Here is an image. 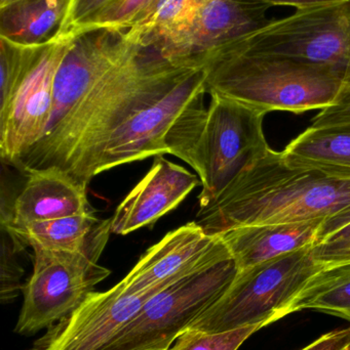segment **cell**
Here are the masks:
<instances>
[{
  "label": "cell",
  "instance_id": "cell-30",
  "mask_svg": "<svg viewBox=\"0 0 350 350\" xmlns=\"http://www.w3.org/2000/svg\"><path fill=\"white\" fill-rule=\"evenodd\" d=\"M20 1V0H0V10L14 3V2Z\"/></svg>",
  "mask_w": 350,
  "mask_h": 350
},
{
  "label": "cell",
  "instance_id": "cell-1",
  "mask_svg": "<svg viewBox=\"0 0 350 350\" xmlns=\"http://www.w3.org/2000/svg\"><path fill=\"white\" fill-rule=\"evenodd\" d=\"M207 92L203 69L137 44L14 167L58 168L88 187L103 172L168 154L171 129Z\"/></svg>",
  "mask_w": 350,
  "mask_h": 350
},
{
  "label": "cell",
  "instance_id": "cell-23",
  "mask_svg": "<svg viewBox=\"0 0 350 350\" xmlns=\"http://www.w3.org/2000/svg\"><path fill=\"white\" fill-rule=\"evenodd\" d=\"M153 0H112L106 8L80 25L71 35L97 29L127 30Z\"/></svg>",
  "mask_w": 350,
  "mask_h": 350
},
{
  "label": "cell",
  "instance_id": "cell-8",
  "mask_svg": "<svg viewBox=\"0 0 350 350\" xmlns=\"http://www.w3.org/2000/svg\"><path fill=\"white\" fill-rule=\"evenodd\" d=\"M111 234V218L102 220L88 249L80 252L34 249L33 273L23 288L18 334L31 335L55 326L75 312L110 275L99 259Z\"/></svg>",
  "mask_w": 350,
  "mask_h": 350
},
{
  "label": "cell",
  "instance_id": "cell-2",
  "mask_svg": "<svg viewBox=\"0 0 350 350\" xmlns=\"http://www.w3.org/2000/svg\"><path fill=\"white\" fill-rule=\"evenodd\" d=\"M314 219L326 221L318 243L349 226L350 178L291 165L269 148L199 207L195 221L214 236L238 226Z\"/></svg>",
  "mask_w": 350,
  "mask_h": 350
},
{
  "label": "cell",
  "instance_id": "cell-18",
  "mask_svg": "<svg viewBox=\"0 0 350 350\" xmlns=\"http://www.w3.org/2000/svg\"><path fill=\"white\" fill-rule=\"evenodd\" d=\"M70 0H20L0 10V37L16 44H43L59 34Z\"/></svg>",
  "mask_w": 350,
  "mask_h": 350
},
{
  "label": "cell",
  "instance_id": "cell-15",
  "mask_svg": "<svg viewBox=\"0 0 350 350\" xmlns=\"http://www.w3.org/2000/svg\"><path fill=\"white\" fill-rule=\"evenodd\" d=\"M22 189L6 211L2 228H18L33 222L92 212L88 187L55 167L30 170Z\"/></svg>",
  "mask_w": 350,
  "mask_h": 350
},
{
  "label": "cell",
  "instance_id": "cell-28",
  "mask_svg": "<svg viewBox=\"0 0 350 350\" xmlns=\"http://www.w3.org/2000/svg\"><path fill=\"white\" fill-rule=\"evenodd\" d=\"M300 350H350V327L326 333Z\"/></svg>",
  "mask_w": 350,
  "mask_h": 350
},
{
  "label": "cell",
  "instance_id": "cell-13",
  "mask_svg": "<svg viewBox=\"0 0 350 350\" xmlns=\"http://www.w3.org/2000/svg\"><path fill=\"white\" fill-rule=\"evenodd\" d=\"M227 253L218 234H207L197 221L188 222L150 247L121 282L129 293H139L168 285Z\"/></svg>",
  "mask_w": 350,
  "mask_h": 350
},
{
  "label": "cell",
  "instance_id": "cell-20",
  "mask_svg": "<svg viewBox=\"0 0 350 350\" xmlns=\"http://www.w3.org/2000/svg\"><path fill=\"white\" fill-rule=\"evenodd\" d=\"M212 0H153L138 16L129 36L144 46L160 49L189 30Z\"/></svg>",
  "mask_w": 350,
  "mask_h": 350
},
{
  "label": "cell",
  "instance_id": "cell-27",
  "mask_svg": "<svg viewBox=\"0 0 350 350\" xmlns=\"http://www.w3.org/2000/svg\"><path fill=\"white\" fill-rule=\"evenodd\" d=\"M112 0H70L67 14L57 36L71 35L80 25L106 8Z\"/></svg>",
  "mask_w": 350,
  "mask_h": 350
},
{
  "label": "cell",
  "instance_id": "cell-5",
  "mask_svg": "<svg viewBox=\"0 0 350 350\" xmlns=\"http://www.w3.org/2000/svg\"><path fill=\"white\" fill-rule=\"evenodd\" d=\"M73 35L39 45L16 44L0 37V155L14 166L49 129L58 70Z\"/></svg>",
  "mask_w": 350,
  "mask_h": 350
},
{
  "label": "cell",
  "instance_id": "cell-24",
  "mask_svg": "<svg viewBox=\"0 0 350 350\" xmlns=\"http://www.w3.org/2000/svg\"><path fill=\"white\" fill-rule=\"evenodd\" d=\"M22 251L20 247L12 242V239L10 238V242H8L3 236L1 245V265H0L1 267L0 299L3 304L12 302L18 296V292L23 291L24 288L22 284L24 269L21 267L18 259V254Z\"/></svg>",
  "mask_w": 350,
  "mask_h": 350
},
{
  "label": "cell",
  "instance_id": "cell-4",
  "mask_svg": "<svg viewBox=\"0 0 350 350\" xmlns=\"http://www.w3.org/2000/svg\"><path fill=\"white\" fill-rule=\"evenodd\" d=\"M211 94L209 108L199 98L182 113L166 137L168 155L186 162L201 181L205 207L246 166L269 150L263 131L266 114Z\"/></svg>",
  "mask_w": 350,
  "mask_h": 350
},
{
  "label": "cell",
  "instance_id": "cell-14",
  "mask_svg": "<svg viewBox=\"0 0 350 350\" xmlns=\"http://www.w3.org/2000/svg\"><path fill=\"white\" fill-rule=\"evenodd\" d=\"M201 185L199 175L156 156L144 178L129 191L111 217V232L131 234L155 224L176 209L185 198Z\"/></svg>",
  "mask_w": 350,
  "mask_h": 350
},
{
  "label": "cell",
  "instance_id": "cell-21",
  "mask_svg": "<svg viewBox=\"0 0 350 350\" xmlns=\"http://www.w3.org/2000/svg\"><path fill=\"white\" fill-rule=\"evenodd\" d=\"M314 310L350 322V262L328 265L314 273L286 310L285 317Z\"/></svg>",
  "mask_w": 350,
  "mask_h": 350
},
{
  "label": "cell",
  "instance_id": "cell-3",
  "mask_svg": "<svg viewBox=\"0 0 350 350\" xmlns=\"http://www.w3.org/2000/svg\"><path fill=\"white\" fill-rule=\"evenodd\" d=\"M208 94H216L267 114H302L334 104L345 72L287 57L215 49L201 57Z\"/></svg>",
  "mask_w": 350,
  "mask_h": 350
},
{
  "label": "cell",
  "instance_id": "cell-7",
  "mask_svg": "<svg viewBox=\"0 0 350 350\" xmlns=\"http://www.w3.org/2000/svg\"><path fill=\"white\" fill-rule=\"evenodd\" d=\"M238 273L229 252L179 278L150 298L100 350H170L177 337L223 295Z\"/></svg>",
  "mask_w": 350,
  "mask_h": 350
},
{
  "label": "cell",
  "instance_id": "cell-6",
  "mask_svg": "<svg viewBox=\"0 0 350 350\" xmlns=\"http://www.w3.org/2000/svg\"><path fill=\"white\" fill-rule=\"evenodd\" d=\"M323 267L312 257V247H306L240 271L223 295L189 328L207 333L264 328L285 318L292 300Z\"/></svg>",
  "mask_w": 350,
  "mask_h": 350
},
{
  "label": "cell",
  "instance_id": "cell-26",
  "mask_svg": "<svg viewBox=\"0 0 350 350\" xmlns=\"http://www.w3.org/2000/svg\"><path fill=\"white\" fill-rule=\"evenodd\" d=\"M341 124H350V57L340 92L334 104L321 110L312 120V126L314 127Z\"/></svg>",
  "mask_w": 350,
  "mask_h": 350
},
{
  "label": "cell",
  "instance_id": "cell-25",
  "mask_svg": "<svg viewBox=\"0 0 350 350\" xmlns=\"http://www.w3.org/2000/svg\"><path fill=\"white\" fill-rule=\"evenodd\" d=\"M312 254L324 267L350 262V224L312 246Z\"/></svg>",
  "mask_w": 350,
  "mask_h": 350
},
{
  "label": "cell",
  "instance_id": "cell-12",
  "mask_svg": "<svg viewBox=\"0 0 350 350\" xmlns=\"http://www.w3.org/2000/svg\"><path fill=\"white\" fill-rule=\"evenodd\" d=\"M271 8L251 0H212L187 32L156 49L174 65L197 68L195 64L205 53L271 24L273 20L266 14Z\"/></svg>",
  "mask_w": 350,
  "mask_h": 350
},
{
  "label": "cell",
  "instance_id": "cell-17",
  "mask_svg": "<svg viewBox=\"0 0 350 350\" xmlns=\"http://www.w3.org/2000/svg\"><path fill=\"white\" fill-rule=\"evenodd\" d=\"M282 154L291 165L350 178V124L310 126Z\"/></svg>",
  "mask_w": 350,
  "mask_h": 350
},
{
  "label": "cell",
  "instance_id": "cell-19",
  "mask_svg": "<svg viewBox=\"0 0 350 350\" xmlns=\"http://www.w3.org/2000/svg\"><path fill=\"white\" fill-rule=\"evenodd\" d=\"M101 221L92 211L2 230L23 251L30 247L33 250L80 252L92 244Z\"/></svg>",
  "mask_w": 350,
  "mask_h": 350
},
{
  "label": "cell",
  "instance_id": "cell-29",
  "mask_svg": "<svg viewBox=\"0 0 350 350\" xmlns=\"http://www.w3.org/2000/svg\"><path fill=\"white\" fill-rule=\"evenodd\" d=\"M251 1L262 2V3L268 4L271 8L275 5H285L294 6L297 10H300V8L333 3V2L342 1V0H251Z\"/></svg>",
  "mask_w": 350,
  "mask_h": 350
},
{
  "label": "cell",
  "instance_id": "cell-22",
  "mask_svg": "<svg viewBox=\"0 0 350 350\" xmlns=\"http://www.w3.org/2000/svg\"><path fill=\"white\" fill-rule=\"evenodd\" d=\"M261 326L245 327L222 333H207L197 329L183 331L170 350H238Z\"/></svg>",
  "mask_w": 350,
  "mask_h": 350
},
{
  "label": "cell",
  "instance_id": "cell-9",
  "mask_svg": "<svg viewBox=\"0 0 350 350\" xmlns=\"http://www.w3.org/2000/svg\"><path fill=\"white\" fill-rule=\"evenodd\" d=\"M217 49L287 57L345 73L350 57V0L300 8Z\"/></svg>",
  "mask_w": 350,
  "mask_h": 350
},
{
  "label": "cell",
  "instance_id": "cell-10",
  "mask_svg": "<svg viewBox=\"0 0 350 350\" xmlns=\"http://www.w3.org/2000/svg\"><path fill=\"white\" fill-rule=\"evenodd\" d=\"M168 285L129 293L121 281L107 291L92 292L75 312L51 327L33 350H100Z\"/></svg>",
  "mask_w": 350,
  "mask_h": 350
},
{
  "label": "cell",
  "instance_id": "cell-11",
  "mask_svg": "<svg viewBox=\"0 0 350 350\" xmlns=\"http://www.w3.org/2000/svg\"><path fill=\"white\" fill-rule=\"evenodd\" d=\"M137 44L127 30L97 29L74 35L55 76L53 113L47 133L63 120Z\"/></svg>",
  "mask_w": 350,
  "mask_h": 350
},
{
  "label": "cell",
  "instance_id": "cell-16",
  "mask_svg": "<svg viewBox=\"0 0 350 350\" xmlns=\"http://www.w3.org/2000/svg\"><path fill=\"white\" fill-rule=\"evenodd\" d=\"M324 219L295 224L238 226L218 234L232 253L238 271L306 247L320 240Z\"/></svg>",
  "mask_w": 350,
  "mask_h": 350
}]
</instances>
